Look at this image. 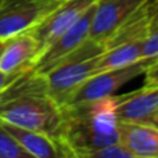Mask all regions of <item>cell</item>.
Returning <instances> with one entry per match:
<instances>
[{
	"label": "cell",
	"instance_id": "cell-1",
	"mask_svg": "<svg viewBox=\"0 0 158 158\" xmlns=\"http://www.w3.org/2000/svg\"><path fill=\"white\" fill-rule=\"evenodd\" d=\"M117 96L63 107L57 139L68 158H92L97 150L118 143Z\"/></svg>",
	"mask_w": 158,
	"mask_h": 158
},
{
	"label": "cell",
	"instance_id": "cell-13",
	"mask_svg": "<svg viewBox=\"0 0 158 158\" xmlns=\"http://www.w3.org/2000/svg\"><path fill=\"white\" fill-rule=\"evenodd\" d=\"M143 42L144 40H132L125 42L118 46L110 47L98 56L97 65L94 75L98 72L108 69L121 68V67L133 64L143 58Z\"/></svg>",
	"mask_w": 158,
	"mask_h": 158
},
{
	"label": "cell",
	"instance_id": "cell-4",
	"mask_svg": "<svg viewBox=\"0 0 158 158\" xmlns=\"http://www.w3.org/2000/svg\"><path fill=\"white\" fill-rule=\"evenodd\" d=\"M157 60L158 58H142L136 63L121 67V68L98 72L83 82V85L77 90V93L68 104L86 103V101L114 96L115 92L121 89L123 85H126L129 81L144 74Z\"/></svg>",
	"mask_w": 158,
	"mask_h": 158
},
{
	"label": "cell",
	"instance_id": "cell-11",
	"mask_svg": "<svg viewBox=\"0 0 158 158\" xmlns=\"http://www.w3.org/2000/svg\"><path fill=\"white\" fill-rule=\"evenodd\" d=\"M158 110V85L144 86L135 92L117 96V117L119 121L147 122Z\"/></svg>",
	"mask_w": 158,
	"mask_h": 158
},
{
	"label": "cell",
	"instance_id": "cell-10",
	"mask_svg": "<svg viewBox=\"0 0 158 158\" xmlns=\"http://www.w3.org/2000/svg\"><path fill=\"white\" fill-rule=\"evenodd\" d=\"M118 143L133 158H158V128L153 123L119 121Z\"/></svg>",
	"mask_w": 158,
	"mask_h": 158
},
{
	"label": "cell",
	"instance_id": "cell-17",
	"mask_svg": "<svg viewBox=\"0 0 158 158\" xmlns=\"http://www.w3.org/2000/svg\"><path fill=\"white\" fill-rule=\"evenodd\" d=\"M158 85V60L144 72V86H157Z\"/></svg>",
	"mask_w": 158,
	"mask_h": 158
},
{
	"label": "cell",
	"instance_id": "cell-6",
	"mask_svg": "<svg viewBox=\"0 0 158 158\" xmlns=\"http://www.w3.org/2000/svg\"><path fill=\"white\" fill-rule=\"evenodd\" d=\"M98 56L86 60H65L46 75L53 98L63 108L71 101L77 90L94 75Z\"/></svg>",
	"mask_w": 158,
	"mask_h": 158
},
{
	"label": "cell",
	"instance_id": "cell-22",
	"mask_svg": "<svg viewBox=\"0 0 158 158\" xmlns=\"http://www.w3.org/2000/svg\"><path fill=\"white\" fill-rule=\"evenodd\" d=\"M63 2H64V0H63Z\"/></svg>",
	"mask_w": 158,
	"mask_h": 158
},
{
	"label": "cell",
	"instance_id": "cell-18",
	"mask_svg": "<svg viewBox=\"0 0 158 158\" xmlns=\"http://www.w3.org/2000/svg\"><path fill=\"white\" fill-rule=\"evenodd\" d=\"M17 77H18V75H8V74H4V72L0 71V92H2L6 86H8Z\"/></svg>",
	"mask_w": 158,
	"mask_h": 158
},
{
	"label": "cell",
	"instance_id": "cell-12",
	"mask_svg": "<svg viewBox=\"0 0 158 158\" xmlns=\"http://www.w3.org/2000/svg\"><path fill=\"white\" fill-rule=\"evenodd\" d=\"M3 125L7 128V131L17 139V142L31 154V157L35 158H68L64 147L58 142L57 137L52 136L49 133L32 129L21 128V126L6 123Z\"/></svg>",
	"mask_w": 158,
	"mask_h": 158
},
{
	"label": "cell",
	"instance_id": "cell-16",
	"mask_svg": "<svg viewBox=\"0 0 158 158\" xmlns=\"http://www.w3.org/2000/svg\"><path fill=\"white\" fill-rule=\"evenodd\" d=\"M92 158H133L132 154L119 143L106 146V147L97 150L92 156Z\"/></svg>",
	"mask_w": 158,
	"mask_h": 158
},
{
	"label": "cell",
	"instance_id": "cell-7",
	"mask_svg": "<svg viewBox=\"0 0 158 158\" xmlns=\"http://www.w3.org/2000/svg\"><path fill=\"white\" fill-rule=\"evenodd\" d=\"M147 0H97L89 39L106 46L118 29Z\"/></svg>",
	"mask_w": 158,
	"mask_h": 158
},
{
	"label": "cell",
	"instance_id": "cell-20",
	"mask_svg": "<svg viewBox=\"0 0 158 158\" xmlns=\"http://www.w3.org/2000/svg\"><path fill=\"white\" fill-rule=\"evenodd\" d=\"M4 46H6V40H3V39H0V56H2L3 50H4Z\"/></svg>",
	"mask_w": 158,
	"mask_h": 158
},
{
	"label": "cell",
	"instance_id": "cell-5",
	"mask_svg": "<svg viewBox=\"0 0 158 158\" xmlns=\"http://www.w3.org/2000/svg\"><path fill=\"white\" fill-rule=\"evenodd\" d=\"M96 3L69 29H67L63 35L58 36L53 43H50L40 53L35 67L32 68L33 71H36L38 74L42 75H47L50 71L57 68L68 56H71L75 50H78L89 39V32H90V27H92Z\"/></svg>",
	"mask_w": 158,
	"mask_h": 158
},
{
	"label": "cell",
	"instance_id": "cell-14",
	"mask_svg": "<svg viewBox=\"0 0 158 158\" xmlns=\"http://www.w3.org/2000/svg\"><path fill=\"white\" fill-rule=\"evenodd\" d=\"M0 158H31V154L17 142L0 121Z\"/></svg>",
	"mask_w": 158,
	"mask_h": 158
},
{
	"label": "cell",
	"instance_id": "cell-21",
	"mask_svg": "<svg viewBox=\"0 0 158 158\" xmlns=\"http://www.w3.org/2000/svg\"><path fill=\"white\" fill-rule=\"evenodd\" d=\"M2 2H3V0H0V4H2Z\"/></svg>",
	"mask_w": 158,
	"mask_h": 158
},
{
	"label": "cell",
	"instance_id": "cell-9",
	"mask_svg": "<svg viewBox=\"0 0 158 158\" xmlns=\"http://www.w3.org/2000/svg\"><path fill=\"white\" fill-rule=\"evenodd\" d=\"M40 56V49L32 33L22 32L6 40L0 56V71L8 75H19L32 69Z\"/></svg>",
	"mask_w": 158,
	"mask_h": 158
},
{
	"label": "cell",
	"instance_id": "cell-3",
	"mask_svg": "<svg viewBox=\"0 0 158 158\" xmlns=\"http://www.w3.org/2000/svg\"><path fill=\"white\" fill-rule=\"evenodd\" d=\"M63 0H3L0 4V39L28 32L54 11Z\"/></svg>",
	"mask_w": 158,
	"mask_h": 158
},
{
	"label": "cell",
	"instance_id": "cell-15",
	"mask_svg": "<svg viewBox=\"0 0 158 158\" xmlns=\"http://www.w3.org/2000/svg\"><path fill=\"white\" fill-rule=\"evenodd\" d=\"M143 58H158V7L153 19L150 35L143 42Z\"/></svg>",
	"mask_w": 158,
	"mask_h": 158
},
{
	"label": "cell",
	"instance_id": "cell-19",
	"mask_svg": "<svg viewBox=\"0 0 158 158\" xmlns=\"http://www.w3.org/2000/svg\"><path fill=\"white\" fill-rule=\"evenodd\" d=\"M150 123H153V125H156L157 128H158V110H157L156 112H154V115H153V117H151Z\"/></svg>",
	"mask_w": 158,
	"mask_h": 158
},
{
	"label": "cell",
	"instance_id": "cell-8",
	"mask_svg": "<svg viewBox=\"0 0 158 158\" xmlns=\"http://www.w3.org/2000/svg\"><path fill=\"white\" fill-rule=\"evenodd\" d=\"M97 0H64L54 11L29 31L39 44L40 53L61 36L92 7Z\"/></svg>",
	"mask_w": 158,
	"mask_h": 158
},
{
	"label": "cell",
	"instance_id": "cell-2",
	"mask_svg": "<svg viewBox=\"0 0 158 158\" xmlns=\"http://www.w3.org/2000/svg\"><path fill=\"white\" fill-rule=\"evenodd\" d=\"M63 108L53 98L46 75L19 74L0 92V121L57 136Z\"/></svg>",
	"mask_w": 158,
	"mask_h": 158
}]
</instances>
